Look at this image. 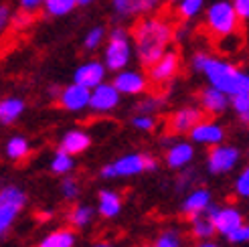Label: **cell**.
I'll use <instances>...</instances> for the list:
<instances>
[{"instance_id": "22", "label": "cell", "mask_w": 249, "mask_h": 247, "mask_svg": "<svg viewBox=\"0 0 249 247\" xmlns=\"http://www.w3.org/2000/svg\"><path fill=\"white\" fill-rule=\"evenodd\" d=\"M191 219V231H193V235L196 239H209V237H213V233H215V227H213V221H211L209 215H205L203 211L201 213H196Z\"/></svg>"}, {"instance_id": "4", "label": "cell", "mask_w": 249, "mask_h": 247, "mask_svg": "<svg viewBox=\"0 0 249 247\" xmlns=\"http://www.w3.org/2000/svg\"><path fill=\"white\" fill-rule=\"evenodd\" d=\"M207 27L217 36H231L239 29V18L229 0H217L207 8Z\"/></svg>"}, {"instance_id": "21", "label": "cell", "mask_w": 249, "mask_h": 247, "mask_svg": "<svg viewBox=\"0 0 249 247\" xmlns=\"http://www.w3.org/2000/svg\"><path fill=\"white\" fill-rule=\"evenodd\" d=\"M122 209V199L114 191H99V213L106 219H111L120 213Z\"/></svg>"}, {"instance_id": "42", "label": "cell", "mask_w": 249, "mask_h": 247, "mask_svg": "<svg viewBox=\"0 0 249 247\" xmlns=\"http://www.w3.org/2000/svg\"><path fill=\"white\" fill-rule=\"evenodd\" d=\"M45 0H20V8L24 12H35L36 8H41L43 6Z\"/></svg>"}, {"instance_id": "7", "label": "cell", "mask_w": 249, "mask_h": 247, "mask_svg": "<svg viewBox=\"0 0 249 247\" xmlns=\"http://www.w3.org/2000/svg\"><path fill=\"white\" fill-rule=\"evenodd\" d=\"M205 215L211 217L213 221V227H215V233H221V235H229L233 229H237L241 223H243V215L239 209L235 207H215V205H207V209L203 211Z\"/></svg>"}, {"instance_id": "17", "label": "cell", "mask_w": 249, "mask_h": 247, "mask_svg": "<svg viewBox=\"0 0 249 247\" xmlns=\"http://www.w3.org/2000/svg\"><path fill=\"white\" fill-rule=\"evenodd\" d=\"M89 144H91V138H89V134H87V132H83V130H71V132H67L63 136L59 150L75 156V154L85 152L87 148H89Z\"/></svg>"}, {"instance_id": "45", "label": "cell", "mask_w": 249, "mask_h": 247, "mask_svg": "<svg viewBox=\"0 0 249 247\" xmlns=\"http://www.w3.org/2000/svg\"><path fill=\"white\" fill-rule=\"evenodd\" d=\"M93 247H114V245H109V243H97V245H93Z\"/></svg>"}, {"instance_id": "35", "label": "cell", "mask_w": 249, "mask_h": 247, "mask_svg": "<svg viewBox=\"0 0 249 247\" xmlns=\"http://www.w3.org/2000/svg\"><path fill=\"white\" fill-rule=\"evenodd\" d=\"M132 126H134L136 130L150 132V130H154V126H156V120H154L152 114H138V116L132 120Z\"/></svg>"}, {"instance_id": "37", "label": "cell", "mask_w": 249, "mask_h": 247, "mask_svg": "<svg viewBox=\"0 0 249 247\" xmlns=\"http://www.w3.org/2000/svg\"><path fill=\"white\" fill-rule=\"evenodd\" d=\"M61 191H63V196L65 199H77L79 196V184H77V180L75 178H71V176H67L65 180H63V187H61Z\"/></svg>"}, {"instance_id": "41", "label": "cell", "mask_w": 249, "mask_h": 247, "mask_svg": "<svg viewBox=\"0 0 249 247\" xmlns=\"http://www.w3.org/2000/svg\"><path fill=\"white\" fill-rule=\"evenodd\" d=\"M191 33V27H189V24H180V27H177V29H172V39L174 41H184L186 39V35H189Z\"/></svg>"}, {"instance_id": "40", "label": "cell", "mask_w": 249, "mask_h": 247, "mask_svg": "<svg viewBox=\"0 0 249 247\" xmlns=\"http://www.w3.org/2000/svg\"><path fill=\"white\" fill-rule=\"evenodd\" d=\"M10 8L6 4H0V35L6 31V27L10 24Z\"/></svg>"}, {"instance_id": "27", "label": "cell", "mask_w": 249, "mask_h": 247, "mask_svg": "<svg viewBox=\"0 0 249 247\" xmlns=\"http://www.w3.org/2000/svg\"><path fill=\"white\" fill-rule=\"evenodd\" d=\"M91 219H93V209L87 207V205H79V207H75V209H73V211L69 213L71 225L77 227V229H83L85 225H89Z\"/></svg>"}, {"instance_id": "30", "label": "cell", "mask_w": 249, "mask_h": 247, "mask_svg": "<svg viewBox=\"0 0 249 247\" xmlns=\"http://www.w3.org/2000/svg\"><path fill=\"white\" fill-rule=\"evenodd\" d=\"M104 39H106V29L104 27H93L83 36V47L87 49V51H95V49L102 47Z\"/></svg>"}, {"instance_id": "6", "label": "cell", "mask_w": 249, "mask_h": 247, "mask_svg": "<svg viewBox=\"0 0 249 247\" xmlns=\"http://www.w3.org/2000/svg\"><path fill=\"white\" fill-rule=\"evenodd\" d=\"M24 205H27V194L18 187H4L0 191V237L15 223Z\"/></svg>"}, {"instance_id": "18", "label": "cell", "mask_w": 249, "mask_h": 247, "mask_svg": "<svg viewBox=\"0 0 249 247\" xmlns=\"http://www.w3.org/2000/svg\"><path fill=\"white\" fill-rule=\"evenodd\" d=\"M193 156H195V148H193V144H189V142H177L174 146H170V150H168V154H166V164L170 166V168H184L186 164L193 160Z\"/></svg>"}, {"instance_id": "39", "label": "cell", "mask_w": 249, "mask_h": 247, "mask_svg": "<svg viewBox=\"0 0 249 247\" xmlns=\"http://www.w3.org/2000/svg\"><path fill=\"white\" fill-rule=\"evenodd\" d=\"M231 6L235 10L239 20H247L249 18V0H231Z\"/></svg>"}, {"instance_id": "34", "label": "cell", "mask_w": 249, "mask_h": 247, "mask_svg": "<svg viewBox=\"0 0 249 247\" xmlns=\"http://www.w3.org/2000/svg\"><path fill=\"white\" fill-rule=\"evenodd\" d=\"M162 104H164L162 97H148V100H142L136 106V109H138V114H154L162 107Z\"/></svg>"}, {"instance_id": "10", "label": "cell", "mask_w": 249, "mask_h": 247, "mask_svg": "<svg viewBox=\"0 0 249 247\" xmlns=\"http://www.w3.org/2000/svg\"><path fill=\"white\" fill-rule=\"evenodd\" d=\"M178 67H180L178 53L166 49V51L160 55V59H156L150 65V81L156 85H164L178 73Z\"/></svg>"}, {"instance_id": "19", "label": "cell", "mask_w": 249, "mask_h": 247, "mask_svg": "<svg viewBox=\"0 0 249 247\" xmlns=\"http://www.w3.org/2000/svg\"><path fill=\"white\" fill-rule=\"evenodd\" d=\"M209 203H211V193H209L207 189H196V191H193V193L184 199V203H182V213L189 215V217H193V215H196V213L205 211Z\"/></svg>"}, {"instance_id": "2", "label": "cell", "mask_w": 249, "mask_h": 247, "mask_svg": "<svg viewBox=\"0 0 249 247\" xmlns=\"http://www.w3.org/2000/svg\"><path fill=\"white\" fill-rule=\"evenodd\" d=\"M132 39H134V51L138 55L140 63L144 67H150L168 49L172 41V27L164 18L148 17L134 27Z\"/></svg>"}, {"instance_id": "26", "label": "cell", "mask_w": 249, "mask_h": 247, "mask_svg": "<svg viewBox=\"0 0 249 247\" xmlns=\"http://www.w3.org/2000/svg\"><path fill=\"white\" fill-rule=\"evenodd\" d=\"M29 152H31V146L27 138H22V136H15L6 144V156L10 160H22L24 156H29Z\"/></svg>"}, {"instance_id": "32", "label": "cell", "mask_w": 249, "mask_h": 247, "mask_svg": "<svg viewBox=\"0 0 249 247\" xmlns=\"http://www.w3.org/2000/svg\"><path fill=\"white\" fill-rule=\"evenodd\" d=\"M160 4L162 0H132V10L134 15H150Z\"/></svg>"}, {"instance_id": "12", "label": "cell", "mask_w": 249, "mask_h": 247, "mask_svg": "<svg viewBox=\"0 0 249 247\" xmlns=\"http://www.w3.org/2000/svg\"><path fill=\"white\" fill-rule=\"evenodd\" d=\"M106 65L102 61H87V63L79 65L73 73V83L81 85L85 89H91L106 79Z\"/></svg>"}, {"instance_id": "11", "label": "cell", "mask_w": 249, "mask_h": 247, "mask_svg": "<svg viewBox=\"0 0 249 247\" xmlns=\"http://www.w3.org/2000/svg\"><path fill=\"white\" fill-rule=\"evenodd\" d=\"M111 85L120 91V95H140L148 88V79L140 71L122 69V71H116V77Z\"/></svg>"}, {"instance_id": "15", "label": "cell", "mask_w": 249, "mask_h": 247, "mask_svg": "<svg viewBox=\"0 0 249 247\" xmlns=\"http://www.w3.org/2000/svg\"><path fill=\"white\" fill-rule=\"evenodd\" d=\"M191 138L196 142V144H209V146H215V144H221L225 140V130H223L221 124L217 122H198L196 126L191 128Z\"/></svg>"}, {"instance_id": "20", "label": "cell", "mask_w": 249, "mask_h": 247, "mask_svg": "<svg viewBox=\"0 0 249 247\" xmlns=\"http://www.w3.org/2000/svg\"><path fill=\"white\" fill-rule=\"evenodd\" d=\"M24 112V102L20 97H4L0 102V124H12Z\"/></svg>"}, {"instance_id": "31", "label": "cell", "mask_w": 249, "mask_h": 247, "mask_svg": "<svg viewBox=\"0 0 249 247\" xmlns=\"http://www.w3.org/2000/svg\"><path fill=\"white\" fill-rule=\"evenodd\" d=\"M154 247H182V239L178 235V231L168 229V231H164L162 235L156 239Z\"/></svg>"}, {"instance_id": "33", "label": "cell", "mask_w": 249, "mask_h": 247, "mask_svg": "<svg viewBox=\"0 0 249 247\" xmlns=\"http://www.w3.org/2000/svg\"><path fill=\"white\" fill-rule=\"evenodd\" d=\"M111 8H114V17L120 18V20L134 17L132 0H111Z\"/></svg>"}, {"instance_id": "29", "label": "cell", "mask_w": 249, "mask_h": 247, "mask_svg": "<svg viewBox=\"0 0 249 247\" xmlns=\"http://www.w3.org/2000/svg\"><path fill=\"white\" fill-rule=\"evenodd\" d=\"M71 168H73V156L63 150H57L53 162H51V170L57 172V175H69Z\"/></svg>"}, {"instance_id": "1", "label": "cell", "mask_w": 249, "mask_h": 247, "mask_svg": "<svg viewBox=\"0 0 249 247\" xmlns=\"http://www.w3.org/2000/svg\"><path fill=\"white\" fill-rule=\"evenodd\" d=\"M193 69L203 73L209 85H213L219 91L227 93L229 97L239 91H249L247 73L241 71L237 65L229 63V61H223L217 57H211L209 53L198 51L193 55Z\"/></svg>"}, {"instance_id": "14", "label": "cell", "mask_w": 249, "mask_h": 247, "mask_svg": "<svg viewBox=\"0 0 249 247\" xmlns=\"http://www.w3.org/2000/svg\"><path fill=\"white\" fill-rule=\"evenodd\" d=\"M201 120H203V109L193 107V106H186V107L177 109V112L170 116L168 128L174 134H186V132H191V128L196 126Z\"/></svg>"}, {"instance_id": "36", "label": "cell", "mask_w": 249, "mask_h": 247, "mask_svg": "<svg viewBox=\"0 0 249 247\" xmlns=\"http://www.w3.org/2000/svg\"><path fill=\"white\" fill-rule=\"evenodd\" d=\"M235 191H237L241 199H247L249 196V170L247 168L237 176V180H235Z\"/></svg>"}, {"instance_id": "13", "label": "cell", "mask_w": 249, "mask_h": 247, "mask_svg": "<svg viewBox=\"0 0 249 247\" xmlns=\"http://www.w3.org/2000/svg\"><path fill=\"white\" fill-rule=\"evenodd\" d=\"M59 104L63 106L67 112H81L89 106V89L81 88L77 83H71L67 88L59 91Z\"/></svg>"}, {"instance_id": "38", "label": "cell", "mask_w": 249, "mask_h": 247, "mask_svg": "<svg viewBox=\"0 0 249 247\" xmlns=\"http://www.w3.org/2000/svg\"><path fill=\"white\" fill-rule=\"evenodd\" d=\"M227 239H229L231 243H245V241L249 239V227L241 223L237 229H233V231L229 233Z\"/></svg>"}, {"instance_id": "44", "label": "cell", "mask_w": 249, "mask_h": 247, "mask_svg": "<svg viewBox=\"0 0 249 247\" xmlns=\"http://www.w3.org/2000/svg\"><path fill=\"white\" fill-rule=\"evenodd\" d=\"M75 2H77V6H87V4L95 2V0H75Z\"/></svg>"}, {"instance_id": "46", "label": "cell", "mask_w": 249, "mask_h": 247, "mask_svg": "<svg viewBox=\"0 0 249 247\" xmlns=\"http://www.w3.org/2000/svg\"><path fill=\"white\" fill-rule=\"evenodd\" d=\"M168 2H174V4H177V2H178V0H168Z\"/></svg>"}, {"instance_id": "8", "label": "cell", "mask_w": 249, "mask_h": 247, "mask_svg": "<svg viewBox=\"0 0 249 247\" xmlns=\"http://www.w3.org/2000/svg\"><path fill=\"white\" fill-rule=\"evenodd\" d=\"M120 97L122 95L114 85L102 81L99 85L89 89V106L87 107H91L97 114H107L120 106Z\"/></svg>"}, {"instance_id": "43", "label": "cell", "mask_w": 249, "mask_h": 247, "mask_svg": "<svg viewBox=\"0 0 249 247\" xmlns=\"http://www.w3.org/2000/svg\"><path fill=\"white\" fill-rule=\"evenodd\" d=\"M196 247H219V245H217V243H213V241H207V239H205L201 245H196Z\"/></svg>"}, {"instance_id": "5", "label": "cell", "mask_w": 249, "mask_h": 247, "mask_svg": "<svg viewBox=\"0 0 249 247\" xmlns=\"http://www.w3.org/2000/svg\"><path fill=\"white\" fill-rule=\"evenodd\" d=\"M158 168V160L154 156L148 154H128L122 156L120 160L111 164H106L102 168V176L104 178H116V176H134L140 175L146 170H156Z\"/></svg>"}, {"instance_id": "24", "label": "cell", "mask_w": 249, "mask_h": 247, "mask_svg": "<svg viewBox=\"0 0 249 247\" xmlns=\"http://www.w3.org/2000/svg\"><path fill=\"white\" fill-rule=\"evenodd\" d=\"M205 10V0H178L177 12L182 20H193Z\"/></svg>"}, {"instance_id": "28", "label": "cell", "mask_w": 249, "mask_h": 247, "mask_svg": "<svg viewBox=\"0 0 249 247\" xmlns=\"http://www.w3.org/2000/svg\"><path fill=\"white\" fill-rule=\"evenodd\" d=\"M229 104L233 106V109L237 112V116L241 118V122L247 124L249 120V91H239L229 97Z\"/></svg>"}, {"instance_id": "3", "label": "cell", "mask_w": 249, "mask_h": 247, "mask_svg": "<svg viewBox=\"0 0 249 247\" xmlns=\"http://www.w3.org/2000/svg\"><path fill=\"white\" fill-rule=\"evenodd\" d=\"M132 59V43L130 33L124 27H116L109 31L107 43L104 49V65L109 71H122L126 69Z\"/></svg>"}, {"instance_id": "9", "label": "cell", "mask_w": 249, "mask_h": 247, "mask_svg": "<svg viewBox=\"0 0 249 247\" xmlns=\"http://www.w3.org/2000/svg\"><path fill=\"white\" fill-rule=\"evenodd\" d=\"M239 158H241V152L235 146L215 144L209 154V170L213 175H225V172H231L237 166Z\"/></svg>"}, {"instance_id": "25", "label": "cell", "mask_w": 249, "mask_h": 247, "mask_svg": "<svg viewBox=\"0 0 249 247\" xmlns=\"http://www.w3.org/2000/svg\"><path fill=\"white\" fill-rule=\"evenodd\" d=\"M77 6L75 0H45L43 8L49 17H65Z\"/></svg>"}, {"instance_id": "23", "label": "cell", "mask_w": 249, "mask_h": 247, "mask_svg": "<svg viewBox=\"0 0 249 247\" xmlns=\"http://www.w3.org/2000/svg\"><path fill=\"white\" fill-rule=\"evenodd\" d=\"M36 247H75V233L69 229H59L47 235Z\"/></svg>"}, {"instance_id": "16", "label": "cell", "mask_w": 249, "mask_h": 247, "mask_svg": "<svg viewBox=\"0 0 249 247\" xmlns=\"http://www.w3.org/2000/svg\"><path fill=\"white\" fill-rule=\"evenodd\" d=\"M201 106L209 114H223L229 107V95L209 85L207 89L201 91Z\"/></svg>"}]
</instances>
